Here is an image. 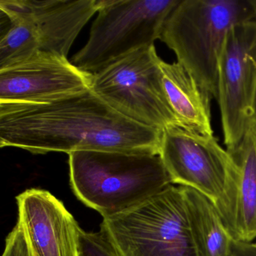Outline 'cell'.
<instances>
[{
  "label": "cell",
  "mask_w": 256,
  "mask_h": 256,
  "mask_svg": "<svg viewBox=\"0 0 256 256\" xmlns=\"http://www.w3.org/2000/svg\"><path fill=\"white\" fill-rule=\"evenodd\" d=\"M181 0H102L89 40L72 58L94 74L161 38L169 16Z\"/></svg>",
  "instance_id": "cell-6"
},
{
  "label": "cell",
  "mask_w": 256,
  "mask_h": 256,
  "mask_svg": "<svg viewBox=\"0 0 256 256\" xmlns=\"http://www.w3.org/2000/svg\"><path fill=\"white\" fill-rule=\"evenodd\" d=\"M182 188L190 227L200 256H230L234 238L214 204L194 188Z\"/></svg>",
  "instance_id": "cell-13"
},
{
  "label": "cell",
  "mask_w": 256,
  "mask_h": 256,
  "mask_svg": "<svg viewBox=\"0 0 256 256\" xmlns=\"http://www.w3.org/2000/svg\"><path fill=\"white\" fill-rule=\"evenodd\" d=\"M0 70L24 62L41 52L35 28L24 18L0 8Z\"/></svg>",
  "instance_id": "cell-15"
},
{
  "label": "cell",
  "mask_w": 256,
  "mask_h": 256,
  "mask_svg": "<svg viewBox=\"0 0 256 256\" xmlns=\"http://www.w3.org/2000/svg\"><path fill=\"white\" fill-rule=\"evenodd\" d=\"M256 18V0H181L161 40L200 88L218 98V62L235 25Z\"/></svg>",
  "instance_id": "cell-3"
},
{
  "label": "cell",
  "mask_w": 256,
  "mask_h": 256,
  "mask_svg": "<svg viewBox=\"0 0 256 256\" xmlns=\"http://www.w3.org/2000/svg\"><path fill=\"white\" fill-rule=\"evenodd\" d=\"M155 46L142 48L92 74L91 90L131 120L164 130L180 126L164 92Z\"/></svg>",
  "instance_id": "cell-7"
},
{
  "label": "cell",
  "mask_w": 256,
  "mask_h": 256,
  "mask_svg": "<svg viewBox=\"0 0 256 256\" xmlns=\"http://www.w3.org/2000/svg\"><path fill=\"white\" fill-rule=\"evenodd\" d=\"M18 220L34 256H80V230L65 205L47 190L16 197Z\"/></svg>",
  "instance_id": "cell-10"
},
{
  "label": "cell",
  "mask_w": 256,
  "mask_h": 256,
  "mask_svg": "<svg viewBox=\"0 0 256 256\" xmlns=\"http://www.w3.org/2000/svg\"><path fill=\"white\" fill-rule=\"evenodd\" d=\"M256 18L228 32L218 62V100L224 144L234 150L254 122Z\"/></svg>",
  "instance_id": "cell-8"
},
{
  "label": "cell",
  "mask_w": 256,
  "mask_h": 256,
  "mask_svg": "<svg viewBox=\"0 0 256 256\" xmlns=\"http://www.w3.org/2000/svg\"><path fill=\"white\" fill-rule=\"evenodd\" d=\"M92 82L66 56L40 52L0 70V102H47L90 90Z\"/></svg>",
  "instance_id": "cell-9"
},
{
  "label": "cell",
  "mask_w": 256,
  "mask_h": 256,
  "mask_svg": "<svg viewBox=\"0 0 256 256\" xmlns=\"http://www.w3.org/2000/svg\"><path fill=\"white\" fill-rule=\"evenodd\" d=\"M162 137V130L122 116L91 90L47 102H0L2 148L160 155Z\"/></svg>",
  "instance_id": "cell-1"
},
{
  "label": "cell",
  "mask_w": 256,
  "mask_h": 256,
  "mask_svg": "<svg viewBox=\"0 0 256 256\" xmlns=\"http://www.w3.org/2000/svg\"><path fill=\"white\" fill-rule=\"evenodd\" d=\"M80 256H120L107 235L100 230L88 232L80 228Z\"/></svg>",
  "instance_id": "cell-16"
},
{
  "label": "cell",
  "mask_w": 256,
  "mask_h": 256,
  "mask_svg": "<svg viewBox=\"0 0 256 256\" xmlns=\"http://www.w3.org/2000/svg\"><path fill=\"white\" fill-rule=\"evenodd\" d=\"M229 256H256V244L234 239Z\"/></svg>",
  "instance_id": "cell-18"
},
{
  "label": "cell",
  "mask_w": 256,
  "mask_h": 256,
  "mask_svg": "<svg viewBox=\"0 0 256 256\" xmlns=\"http://www.w3.org/2000/svg\"><path fill=\"white\" fill-rule=\"evenodd\" d=\"M101 6L102 0H0V8L32 24L41 52L66 58L80 30Z\"/></svg>",
  "instance_id": "cell-11"
},
{
  "label": "cell",
  "mask_w": 256,
  "mask_h": 256,
  "mask_svg": "<svg viewBox=\"0 0 256 256\" xmlns=\"http://www.w3.org/2000/svg\"><path fill=\"white\" fill-rule=\"evenodd\" d=\"M101 230L120 256H202L188 221L181 186L103 218Z\"/></svg>",
  "instance_id": "cell-5"
},
{
  "label": "cell",
  "mask_w": 256,
  "mask_h": 256,
  "mask_svg": "<svg viewBox=\"0 0 256 256\" xmlns=\"http://www.w3.org/2000/svg\"><path fill=\"white\" fill-rule=\"evenodd\" d=\"M76 197L103 218L134 208L172 185L160 155L82 150L68 154Z\"/></svg>",
  "instance_id": "cell-2"
},
{
  "label": "cell",
  "mask_w": 256,
  "mask_h": 256,
  "mask_svg": "<svg viewBox=\"0 0 256 256\" xmlns=\"http://www.w3.org/2000/svg\"><path fill=\"white\" fill-rule=\"evenodd\" d=\"M160 156L172 184L208 198L236 240L240 172L230 152L214 136L172 126L162 131Z\"/></svg>",
  "instance_id": "cell-4"
},
{
  "label": "cell",
  "mask_w": 256,
  "mask_h": 256,
  "mask_svg": "<svg viewBox=\"0 0 256 256\" xmlns=\"http://www.w3.org/2000/svg\"><path fill=\"white\" fill-rule=\"evenodd\" d=\"M163 86L169 106L182 128L204 136H214L211 125L212 96L200 88L179 62L161 59Z\"/></svg>",
  "instance_id": "cell-12"
},
{
  "label": "cell",
  "mask_w": 256,
  "mask_h": 256,
  "mask_svg": "<svg viewBox=\"0 0 256 256\" xmlns=\"http://www.w3.org/2000/svg\"><path fill=\"white\" fill-rule=\"evenodd\" d=\"M230 152L240 172L236 240L252 242L256 239V126L254 122L242 142Z\"/></svg>",
  "instance_id": "cell-14"
},
{
  "label": "cell",
  "mask_w": 256,
  "mask_h": 256,
  "mask_svg": "<svg viewBox=\"0 0 256 256\" xmlns=\"http://www.w3.org/2000/svg\"><path fill=\"white\" fill-rule=\"evenodd\" d=\"M254 124L256 126V98L254 102Z\"/></svg>",
  "instance_id": "cell-19"
},
{
  "label": "cell",
  "mask_w": 256,
  "mask_h": 256,
  "mask_svg": "<svg viewBox=\"0 0 256 256\" xmlns=\"http://www.w3.org/2000/svg\"><path fill=\"white\" fill-rule=\"evenodd\" d=\"M2 256H34L23 228L18 221L6 239L5 248Z\"/></svg>",
  "instance_id": "cell-17"
}]
</instances>
